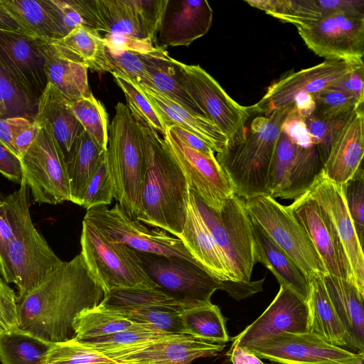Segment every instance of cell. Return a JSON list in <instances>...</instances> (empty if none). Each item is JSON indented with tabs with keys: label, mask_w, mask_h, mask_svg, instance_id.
<instances>
[{
	"label": "cell",
	"mask_w": 364,
	"mask_h": 364,
	"mask_svg": "<svg viewBox=\"0 0 364 364\" xmlns=\"http://www.w3.org/2000/svg\"><path fill=\"white\" fill-rule=\"evenodd\" d=\"M107 364H119V363H107Z\"/></svg>",
	"instance_id": "be15d7a7"
},
{
	"label": "cell",
	"mask_w": 364,
	"mask_h": 364,
	"mask_svg": "<svg viewBox=\"0 0 364 364\" xmlns=\"http://www.w3.org/2000/svg\"><path fill=\"white\" fill-rule=\"evenodd\" d=\"M307 193L326 210L332 221L350 267L353 284L364 297L363 245L348 210L342 186L329 180L321 171Z\"/></svg>",
	"instance_id": "603a6c76"
},
{
	"label": "cell",
	"mask_w": 364,
	"mask_h": 364,
	"mask_svg": "<svg viewBox=\"0 0 364 364\" xmlns=\"http://www.w3.org/2000/svg\"><path fill=\"white\" fill-rule=\"evenodd\" d=\"M34 106L0 66V118L26 117Z\"/></svg>",
	"instance_id": "f907efd6"
},
{
	"label": "cell",
	"mask_w": 364,
	"mask_h": 364,
	"mask_svg": "<svg viewBox=\"0 0 364 364\" xmlns=\"http://www.w3.org/2000/svg\"><path fill=\"white\" fill-rule=\"evenodd\" d=\"M80 245V254L104 295L117 288H158L136 250L107 238L84 220Z\"/></svg>",
	"instance_id": "ba28073f"
},
{
	"label": "cell",
	"mask_w": 364,
	"mask_h": 364,
	"mask_svg": "<svg viewBox=\"0 0 364 364\" xmlns=\"http://www.w3.org/2000/svg\"><path fill=\"white\" fill-rule=\"evenodd\" d=\"M323 166L318 146H303L281 131L270 173L269 196L296 200L311 188Z\"/></svg>",
	"instance_id": "2e32d148"
},
{
	"label": "cell",
	"mask_w": 364,
	"mask_h": 364,
	"mask_svg": "<svg viewBox=\"0 0 364 364\" xmlns=\"http://www.w3.org/2000/svg\"><path fill=\"white\" fill-rule=\"evenodd\" d=\"M225 347V344L175 334L102 354L119 364H191L198 358L218 355Z\"/></svg>",
	"instance_id": "7402d4cb"
},
{
	"label": "cell",
	"mask_w": 364,
	"mask_h": 364,
	"mask_svg": "<svg viewBox=\"0 0 364 364\" xmlns=\"http://www.w3.org/2000/svg\"><path fill=\"white\" fill-rule=\"evenodd\" d=\"M228 354L232 364H264L252 350L238 345L231 346Z\"/></svg>",
	"instance_id": "94428289"
},
{
	"label": "cell",
	"mask_w": 364,
	"mask_h": 364,
	"mask_svg": "<svg viewBox=\"0 0 364 364\" xmlns=\"http://www.w3.org/2000/svg\"><path fill=\"white\" fill-rule=\"evenodd\" d=\"M293 105L257 116L247 129L246 139L226 145L215 158L228 176L236 196L247 199L269 195L270 173L282 122Z\"/></svg>",
	"instance_id": "277c9868"
},
{
	"label": "cell",
	"mask_w": 364,
	"mask_h": 364,
	"mask_svg": "<svg viewBox=\"0 0 364 364\" xmlns=\"http://www.w3.org/2000/svg\"><path fill=\"white\" fill-rule=\"evenodd\" d=\"M140 328L148 327L136 323L114 311L97 305L81 311L75 316L73 321V338L82 340L96 338L127 329Z\"/></svg>",
	"instance_id": "ab89813d"
},
{
	"label": "cell",
	"mask_w": 364,
	"mask_h": 364,
	"mask_svg": "<svg viewBox=\"0 0 364 364\" xmlns=\"http://www.w3.org/2000/svg\"><path fill=\"white\" fill-rule=\"evenodd\" d=\"M177 237L212 277L222 282L232 281L225 259L205 223L191 190L185 225Z\"/></svg>",
	"instance_id": "83f0119b"
},
{
	"label": "cell",
	"mask_w": 364,
	"mask_h": 364,
	"mask_svg": "<svg viewBox=\"0 0 364 364\" xmlns=\"http://www.w3.org/2000/svg\"><path fill=\"white\" fill-rule=\"evenodd\" d=\"M32 121L23 117L0 118V140L16 155L14 140Z\"/></svg>",
	"instance_id": "9f6ffc18"
},
{
	"label": "cell",
	"mask_w": 364,
	"mask_h": 364,
	"mask_svg": "<svg viewBox=\"0 0 364 364\" xmlns=\"http://www.w3.org/2000/svg\"><path fill=\"white\" fill-rule=\"evenodd\" d=\"M69 105L84 130L102 150L106 151L108 118L102 104L92 94L78 100H69Z\"/></svg>",
	"instance_id": "7bdbcfd3"
},
{
	"label": "cell",
	"mask_w": 364,
	"mask_h": 364,
	"mask_svg": "<svg viewBox=\"0 0 364 364\" xmlns=\"http://www.w3.org/2000/svg\"><path fill=\"white\" fill-rule=\"evenodd\" d=\"M83 220L107 238L136 251L181 257L202 267L180 239L160 228L151 229L137 219H132L118 203L111 209L100 205L87 210Z\"/></svg>",
	"instance_id": "8fae6325"
},
{
	"label": "cell",
	"mask_w": 364,
	"mask_h": 364,
	"mask_svg": "<svg viewBox=\"0 0 364 364\" xmlns=\"http://www.w3.org/2000/svg\"><path fill=\"white\" fill-rule=\"evenodd\" d=\"M288 207L311 239L328 274L353 284L343 247L326 210L308 193L294 200Z\"/></svg>",
	"instance_id": "d6986e66"
},
{
	"label": "cell",
	"mask_w": 364,
	"mask_h": 364,
	"mask_svg": "<svg viewBox=\"0 0 364 364\" xmlns=\"http://www.w3.org/2000/svg\"><path fill=\"white\" fill-rule=\"evenodd\" d=\"M141 266L157 287L183 306L191 308L210 303L213 293L225 290L240 300L249 296V282H222L196 264L181 257L136 251Z\"/></svg>",
	"instance_id": "8992f818"
},
{
	"label": "cell",
	"mask_w": 364,
	"mask_h": 364,
	"mask_svg": "<svg viewBox=\"0 0 364 364\" xmlns=\"http://www.w3.org/2000/svg\"><path fill=\"white\" fill-rule=\"evenodd\" d=\"M104 292L80 253L60 264L41 284L17 296L19 329L48 343L74 338L73 321L97 306Z\"/></svg>",
	"instance_id": "6da1fadb"
},
{
	"label": "cell",
	"mask_w": 364,
	"mask_h": 364,
	"mask_svg": "<svg viewBox=\"0 0 364 364\" xmlns=\"http://www.w3.org/2000/svg\"><path fill=\"white\" fill-rule=\"evenodd\" d=\"M61 262L31 223L0 255V274L18 287L21 296L46 280Z\"/></svg>",
	"instance_id": "4fadbf2b"
},
{
	"label": "cell",
	"mask_w": 364,
	"mask_h": 364,
	"mask_svg": "<svg viewBox=\"0 0 364 364\" xmlns=\"http://www.w3.org/2000/svg\"><path fill=\"white\" fill-rule=\"evenodd\" d=\"M0 173L7 179L21 184L23 181L20 159L0 140Z\"/></svg>",
	"instance_id": "11a10c76"
},
{
	"label": "cell",
	"mask_w": 364,
	"mask_h": 364,
	"mask_svg": "<svg viewBox=\"0 0 364 364\" xmlns=\"http://www.w3.org/2000/svg\"><path fill=\"white\" fill-rule=\"evenodd\" d=\"M23 180L39 204L56 205L70 201V183L64 156L57 141L45 127L20 159Z\"/></svg>",
	"instance_id": "7c38bea8"
},
{
	"label": "cell",
	"mask_w": 364,
	"mask_h": 364,
	"mask_svg": "<svg viewBox=\"0 0 364 364\" xmlns=\"http://www.w3.org/2000/svg\"><path fill=\"white\" fill-rule=\"evenodd\" d=\"M112 363H114V361L75 338L51 343L46 360V364H107Z\"/></svg>",
	"instance_id": "7dc6e473"
},
{
	"label": "cell",
	"mask_w": 364,
	"mask_h": 364,
	"mask_svg": "<svg viewBox=\"0 0 364 364\" xmlns=\"http://www.w3.org/2000/svg\"><path fill=\"white\" fill-rule=\"evenodd\" d=\"M0 66L36 107L48 83L36 38L0 31Z\"/></svg>",
	"instance_id": "44dd1931"
},
{
	"label": "cell",
	"mask_w": 364,
	"mask_h": 364,
	"mask_svg": "<svg viewBox=\"0 0 364 364\" xmlns=\"http://www.w3.org/2000/svg\"><path fill=\"white\" fill-rule=\"evenodd\" d=\"M51 343L21 329L0 335L1 364H46Z\"/></svg>",
	"instance_id": "60d3db41"
},
{
	"label": "cell",
	"mask_w": 364,
	"mask_h": 364,
	"mask_svg": "<svg viewBox=\"0 0 364 364\" xmlns=\"http://www.w3.org/2000/svg\"><path fill=\"white\" fill-rule=\"evenodd\" d=\"M181 319L186 334L195 338L220 344L230 341L226 319L220 308L211 302L183 309Z\"/></svg>",
	"instance_id": "8d00e7d4"
},
{
	"label": "cell",
	"mask_w": 364,
	"mask_h": 364,
	"mask_svg": "<svg viewBox=\"0 0 364 364\" xmlns=\"http://www.w3.org/2000/svg\"><path fill=\"white\" fill-rule=\"evenodd\" d=\"M109 130L107 158L114 198L129 218L136 219L141 210L145 156L137 124L127 105H116Z\"/></svg>",
	"instance_id": "5b68a950"
},
{
	"label": "cell",
	"mask_w": 364,
	"mask_h": 364,
	"mask_svg": "<svg viewBox=\"0 0 364 364\" xmlns=\"http://www.w3.org/2000/svg\"><path fill=\"white\" fill-rule=\"evenodd\" d=\"M173 335L175 334L148 328H140L127 329L103 336L77 341L99 353H104L170 337Z\"/></svg>",
	"instance_id": "ee69618b"
},
{
	"label": "cell",
	"mask_w": 364,
	"mask_h": 364,
	"mask_svg": "<svg viewBox=\"0 0 364 364\" xmlns=\"http://www.w3.org/2000/svg\"><path fill=\"white\" fill-rule=\"evenodd\" d=\"M39 129L40 125L33 120L26 128L16 136L14 140V147L19 159H21L32 144L37 136Z\"/></svg>",
	"instance_id": "91938a15"
},
{
	"label": "cell",
	"mask_w": 364,
	"mask_h": 364,
	"mask_svg": "<svg viewBox=\"0 0 364 364\" xmlns=\"http://www.w3.org/2000/svg\"><path fill=\"white\" fill-rule=\"evenodd\" d=\"M114 198V184L110 173L107 151L88 181L82 195L81 205L86 210L111 204Z\"/></svg>",
	"instance_id": "c3c4849f"
},
{
	"label": "cell",
	"mask_w": 364,
	"mask_h": 364,
	"mask_svg": "<svg viewBox=\"0 0 364 364\" xmlns=\"http://www.w3.org/2000/svg\"><path fill=\"white\" fill-rule=\"evenodd\" d=\"M168 129L188 147L209 157L215 156L213 150L204 141L188 131L178 126H172Z\"/></svg>",
	"instance_id": "680465c9"
},
{
	"label": "cell",
	"mask_w": 364,
	"mask_h": 364,
	"mask_svg": "<svg viewBox=\"0 0 364 364\" xmlns=\"http://www.w3.org/2000/svg\"><path fill=\"white\" fill-rule=\"evenodd\" d=\"M47 39L63 55L87 67L99 48V38L82 25L77 26L63 38Z\"/></svg>",
	"instance_id": "f6af8a7d"
},
{
	"label": "cell",
	"mask_w": 364,
	"mask_h": 364,
	"mask_svg": "<svg viewBox=\"0 0 364 364\" xmlns=\"http://www.w3.org/2000/svg\"><path fill=\"white\" fill-rule=\"evenodd\" d=\"M104 151H105L102 150L83 129L78 136L72 154L66 162L70 202L81 205L83 191L95 172Z\"/></svg>",
	"instance_id": "d590c367"
},
{
	"label": "cell",
	"mask_w": 364,
	"mask_h": 364,
	"mask_svg": "<svg viewBox=\"0 0 364 364\" xmlns=\"http://www.w3.org/2000/svg\"><path fill=\"white\" fill-rule=\"evenodd\" d=\"M98 306L118 314L157 306L183 308L159 288L114 289L104 295Z\"/></svg>",
	"instance_id": "74e56055"
},
{
	"label": "cell",
	"mask_w": 364,
	"mask_h": 364,
	"mask_svg": "<svg viewBox=\"0 0 364 364\" xmlns=\"http://www.w3.org/2000/svg\"><path fill=\"white\" fill-rule=\"evenodd\" d=\"M138 86L158 112L166 129L172 126L180 127L201 139L217 154L225 147L226 137L210 120L191 112L152 89Z\"/></svg>",
	"instance_id": "f546056e"
},
{
	"label": "cell",
	"mask_w": 364,
	"mask_h": 364,
	"mask_svg": "<svg viewBox=\"0 0 364 364\" xmlns=\"http://www.w3.org/2000/svg\"><path fill=\"white\" fill-rule=\"evenodd\" d=\"M127 107L137 124L145 156L141 210L136 219L177 237L187 214L190 192L187 179L164 139L134 107Z\"/></svg>",
	"instance_id": "7a4b0ae2"
},
{
	"label": "cell",
	"mask_w": 364,
	"mask_h": 364,
	"mask_svg": "<svg viewBox=\"0 0 364 364\" xmlns=\"http://www.w3.org/2000/svg\"><path fill=\"white\" fill-rule=\"evenodd\" d=\"M0 9L24 36L59 39L68 34L63 16L53 0H0Z\"/></svg>",
	"instance_id": "4316f807"
},
{
	"label": "cell",
	"mask_w": 364,
	"mask_h": 364,
	"mask_svg": "<svg viewBox=\"0 0 364 364\" xmlns=\"http://www.w3.org/2000/svg\"><path fill=\"white\" fill-rule=\"evenodd\" d=\"M314 115L322 119H332L350 115L363 106L347 91L334 85L314 95Z\"/></svg>",
	"instance_id": "681fc988"
},
{
	"label": "cell",
	"mask_w": 364,
	"mask_h": 364,
	"mask_svg": "<svg viewBox=\"0 0 364 364\" xmlns=\"http://www.w3.org/2000/svg\"><path fill=\"white\" fill-rule=\"evenodd\" d=\"M322 277L315 278L309 282L307 299L309 332L331 344L353 350L347 333L330 300Z\"/></svg>",
	"instance_id": "e575fe53"
},
{
	"label": "cell",
	"mask_w": 364,
	"mask_h": 364,
	"mask_svg": "<svg viewBox=\"0 0 364 364\" xmlns=\"http://www.w3.org/2000/svg\"><path fill=\"white\" fill-rule=\"evenodd\" d=\"M245 2L296 28L336 12H364L363 0H250Z\"/></svg>",
	"instance_id": "f1b7e54d"
},
{
	"label": "cell",
	"mask_w": 364,
	"mask_h": 364,
	"mask_svg": "<svg viewBox=\"0 0 364 364\" xmlns=\"http://www.w3.org/2000/svg\"><path fill=\"white\" fill-rule=\"evenodd\" d=\"M180 84L227 139V145L243 142L251 117L248 107L239 105L198 65L172 58Z\"/></svg>",
	"instance_id": "30bf717a"
},
{
	"label": "cell",
	"mask_w": 364,
	"mask_h": 364,
	"mask_svg": "<svg viewBox=\"0 0 364 364\" xmlns=\"http://www.w3.org/2000/svg\"><path fill=\"white\" fill-rule=\"evenodd\" d=\"M36 39L44 60L48 82L53 84L70 100L91 95L87 79L88 67L63 55L47 38Z\"/></svg>",
	"instance_id": "4dcf8cb0"
},
{
	"label": "cell",
	"mask_w": 364,
	"mask_h": 364,
	"mask_svg": "<svg viewBox=\"0 0 364 364\" xmlns=\"http://www.w3.org/2000/svg\"><path fill=\"white\" fill-rule=\"evenodd\" d=\"M118 86L124 93L127 105L134 107L146 122L163 136L166 128L158 112L142 92L139 87L130 80L118 75H113Z\"/></svg>",
	"instance_id": "f5cc1de1"
},
{
	"label": "cell",
	"mask_w": 364,
	"mask_h": 364,
	"mask_svg": "<svg viewBox=\"0 0 364 364\" xmlns=\"http://www.w3.org/2000/svg\"><path fill=\"white\" fill-rule=\"evenodd\" d=\"M322 278L330 300L347 333L353 351L363 352L364 297L347 280L331 274Z\"/></svg>",
	"instance_id": "d6a6232c"
},
{
	"label": "cell",
	"mask_w": 364,
	"mask_h": 364,
	"mask_svg": "<svg viewBox=\"0 0 364 364\" xmlns=\"http://www.w3.org/2000/svg\"><path fill=\"white\" fill-rule=\"evenodd\" d=\"M18 329L17 296L0 274V335Z\"/></svg>",
	"instance_id": "db71d44e"
},
{
	"label": "cell",
	"mask_w": 364,
	"mask_h": 364,
	"mask_svg": "<svg viewBox=\"0 0 364 364\" xmlns=\"http://www.w3.org/2000/svg\"><path fill=\"white\" fill-rule=\"evenodd\" d=\"M344 199L360 243L364 233V171L360 167L355 174L341 185Z\"/></svg>",
	"instance_id": "816d5d0a"
},
{
	"label": "cell",
	"mask_w": 364,
	"mask_h": 364,
	"mask_svg": "<svg viewBox=\"0 0 364 364\" xmlns=\"http://www.w3.org/2000/svg\"><path fill=\"white\" fill-rule=\"evenodd\" d=\"M31 223L28 188L23 180L18 190L0 198V255Z\"/></svg>",
	"instance_id": "f35d334b"
},
{
	"label": "cell",
	"mask_w": 364,
	"mask_h": 364,
	"mask_svg": "<svg viewBox=\"0 0 364 364\" xmlns=\"http://www.w3.org/2000/svg\"><path fill=\"white\" fill-rule=\"evenodd\" d=\"M364 154L363 105L358 107L335 134L322 172L343 185L361 167Z\"/></svg>",
	"instance_id": "d4e9b609"
},
{
	"label": "cell",
	"mask_w": 364,
	"mask_h": 364,
	"mask_svg": "<svg viewBox=\"0 0 364 364\" xmlns=\"http://www.w3.org/2000/svg\"><path fill=\"white\" fill-rule=\"evenodd\" d=\"M297 30L306 46L318 56L363 63L364 12H336Z\"/></svg>",
	"instance_id": "5bb4252c"
},
{
	"label": "cell",
	"mask_w": 364,
	"mask_h": 364,
	"mask_svg": "<svg viewBox=\"0 0 364 364\" xmlns=\"http://www.w3.org/2000/svg\"><path fill=\"white\" fill-rule=\"evenodd\" d=\"M364 65L340 59H327L320 64L284 75L272 83L259 101L248 107L252 114H269L290 107L299 93L312 96L333 86L353 70Z\"/></svg>",
	"instance_id": "e0dca14e"
},
{
	"label": "cell",
	"mask_w": 364,
	"mask_h": 364,
	"mask_svg": "<svg viewBox=\"0 0 364 364\" xmlns=\"http://www.w3.org/2000/svg\"><path fill=\"white\" fill-rule=\"evenodd\" d=\"M33 120L53 135L66 163L84 129L70 107L69 99L48 82L38 98Z\"/></svg>",
	"instance_id": "484cf974"
},
{
	"label": "cell",
	"mask_w": 364,
	"mask_h": 364,
	"mask_svg": "<svg viewBox=\"0 0 364 364\" xmlns=\"http://www.w3.org/2000/svg\"><path fill=\"white\" fill-rule=\"evenodd\" d=\"M193 194L198 209L225 259L231 280L250 282L256 261L252 223L245 199L234 194L216 212Z\"/></svg>",
	"instance_id": "52a82bcc"
},
{
	"label": "cell",
	"mask_w": 364,
	"mask_h": 364,
	"mask_svg": "<svg viewBox=\"0 0 364 364\" xmlns=\"http://www.w3.org/2000/svg\"><path fill=\"white\" fill-rule=\"evenodd\" d=\"M0 31L18 32L16 23L1 9H0Z\"/></svg>",
	"instance_id": "6125c7cd"
},
{
	"label": "cell",
	"mask_w": 364,
	"mask_h": 364,
	"mask_svg": "<svg viewBox=\"0 0 364 364\" xmlns=\"http://www.w3.org/2000/svg\"><path fill=\"white\" fill-rule=\"evenodd\" d=\"M248 213L292 259L309 282L328 274L311 239L291 213L288 205L269 195L245 199Z\"/></svg>",
	"instance_id": "9c48e42d"
},
{
	"label": "cell",
	"mask_w": 364,
	"mask_h": 364,
	"mask_svg": "<svg viewBox=\"0 0 364 364\" xmlns=\"http://www.w3.org/2000/svg\"><path fill=\"white\" fill-rule=\"evenodd\" d=\"M163 139L186 178L190 190L209 208L220 212L235 193L215 156L209 157L188 147L168 129Z\"/></svg>",
	"instance_id": "ac0fdd59"
},
{
	"label": "cell",
	"mask_w": 364,
	"mask_h": 364,
	"mask_svg": "<svg viewBox=\"0 0 364 364\" xmlns=\"http://www.w3.org/2000/svg\"><path fill=\"white\" fill-rule=\"evenodd\" d=\"M141 54L110 48L99 38L97 53L88 65V69L101 73L109 72L112 75L122 77L136 85H141L146 76Z\"/></svg>",
	"instance_id": "b9f144b4"
},
{
	"label": "cell",
	"mask_w": 364,
	"mask_h": 364,
	"mask_svg": "<svg viewBox=\"0 0 364 364\" xmlns=\"http://www.w3.org/2000/svg\"><path fill=\"white\" fill-rule=\"evenodd\" d=\"M183 310L182 307L157 306L119 314L136 323L159 331L186 334L181 319Z\"/></svg>",
	"instance_id": "bcb514c9"
},
{
	"label": "cell",
	"mask_w": 364,
	"mask_h": 364,
	"mask_svg": "<svg viewBox=\"0 0 364 364\" xmlns=\"http://www.w3.org/2000/svg\"><path fill=\"white\" fill-rule=\"evenodd\" d=\"M363 75L364 65H361L348 73L334 86L347 91L357 100L359 104L363 105Z\"/></svg>",
	"instance_id": "6f0895ef"
},
{
	"label": "cell",
	"mask_w": 364,
	"mask_h": 364,
	"mask_svg": "<svg viewBox=\"0 0 364 364\" xmlns=\"http://www.w3.org/2000/svg\"><path fill=\"white\" fill-rule=\"evenodd\" d=\"M252 220V218H251ZM256 262H261L280 286L289 288L307 302L309 282L292 259L256 222L252 220Z\"/></svg>",
	"instance_id": "1f68e13d"
},
{
	"label": "cell",
	"mask_w": 364,
	"mask_h": 364,
	"mask_svg": "<svg viewBox=\"0 0 364 364\" xmlns=\"http://www.w3.org/2000/svg\"><path fill=\"white\" fill-rule=\"evenodd\" d=\"M146 72L141 85L152 89L191 112L207 119L203 112L180 84L174 65L168 52L159 46L154 50L142 53Z\"/></svg>",
	"instance_id": "836d02e7"
},
{
	"label": "cell",
	"mask_w": 364,
	"mask_h": 364,
	"mask_svg": "<svg viewBox=\"0 0 364 364\" xmlns=\"http://www.w3.org/2000/svg\"><path fill=\"white\" fill-rule=\"evenodd\" d=\"M247 349L279 364H364L363 352L331 344L310 332L279 333Z\"/></svg>",
	"instance_id": "9a60e30c"
},
{
	"label": "cell",
	"mask_w": 364,
	"mask_h": 364,
	"mask_svg": "<svg viewBox=\"0 0 364 364\" xmlns=\"http://www.w3.org/2000/svg\"><path fill=\"white\" fill-rule=\"evenodd\" d=\"M213 10L205 0H166L156 40L161 46L190 45L207 33Z\"/></svg>",
	"instance_id": "cb8c5ba5"
},
{
	"label": "cell",
	"mask_w": 364,
	"mask_h": 364,
	"mask_svg": "<svg viewBox=\"0 0 364 364\" xmlns=\"http://www.w3.org/2000/svg\"><path fill=\"white\" fill-rule=\"evenodd\" d=\"M84 26L110 48L146 53L156 34L164 0H71Z\"/></svg>",
	"instance_id": "3957f363"
},
{
	"label": "cell",
	"mask_w": 364,
	"mask_h": 364,
	"mask_svg": "<svg viewBox=\"0 0 364 364\" xmlns=\"http://www.w3.org/2000/svg\"><path fill=\"white\" fill-rule=\"evenodd\" d=\"M309 332V310L304 301L289 288L280 286L265 311L241 333L232 338V345L246 348L282 333Z\"/></svg>",
	"instance_id": "ffe728a7"
}]
</instances>
